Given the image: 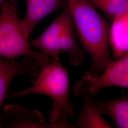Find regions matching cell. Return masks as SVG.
<instances>
[{
  "label": "cell",
  "mask_w": 128,
  "mask_h": 128,
  "mask_svg": "<svg viewBox=\"0 0 128 128\" xmlns=\"http://www.w3.org/2000/svg\"><path fill=\"white\" fill-rule=\"evenodd\" d=\"M66 0L79 40L91 58L89 72L99 75L112 61L109 41L110 23L87 0Z\"/></svg>",
  "instance_id": "6da1fadb"
},
{
  "label": "cell",
  "mask_w": 128,
  "mask_h": 128,
  "mask_svg": "<svg viewBox=\"0 0 128 128\" xmlns=\"http://www.w3.org/2000/svg\"><path fill=\"white\" fill-rule=\"evenodd\" d=\"M69 83L68 69L60 63L59 58L51 59L40 68L38 78L32 86L7 94L6 97L33 94L49 96L53 102L49 122L52 128H72L68 120L75 116L76 111L69 98Z\"/></svg>",
  "instance_id": "7a4b0ae2"
},
{
  "label": "cell",
  "mask_w": 128,
  "mask_h": 128,
  "mask_svg": "<svg viewBox=\"0 0 128 128\" xmlns=\"http://www.w3.org/2000/svg\"><path fill=\"white\" fill-rule=\"evenodd\" d=\"M15 0L4 1L0 7V57L14 60L20 56L30 57L40 68L51 58L41 52L32 50L30 36L18 16Z\"/></svg>",
  "instance_id": "3957f363"
},
{
  "label": "cell",
  "mask_w": 128,
  "mask_h": 128,
  "mask_svg": "<svg viewBox=\"0 0 128 128\" xmlns=\"http://www.w3.org/2000/svg\"><path fill=\"white\" fill-rule=\"evenodd\" d=\"M29 42L31 47L38 49L51 59L58 58L60 54L66 52L72 66H80L85 60L84 51L76 40L73 20L68 4L44 32Z\"/></svg>",
  "instance_id": "277c9868"
},
{
  "label": "cell",
  "mask_w": 128,
  "mask_h": 128,
  "mask_svg": "<svg viewBox=\"0 0 128 128\" xmlns=\"http://www.w3.org/2000/svg\"><path fill=\"white\" fill-rule=\"evenodd\" d=\"M82 79L94 95L104 88L120 86L128 88V53L112 60L101 74L94 75L88 71Z\"/></svg>",
  "instance_id": "5b68a950"
},
{
  "label": "cell",
  "mask_w": 128,
  "mask_h": 128,
  "mask_svg": "<svg viewBox=\"0 0 128 128\" xmlns=\"http://www.w3.org/2000/svg\"><path fill=\"white\" fill-rule=\"evenodd\" d=\"M73 93L83 100V105L77 120L72 128H114L104 118L96 105V100L89 91L84 80L82 79L73 88Z\"/></svg>",
  "instance_id": "8992f818"
},
{
  "label": "cell",
  "mask_w": 128,
  "mask_h": 128,
  "mask_svg": "<svg viewBox=\"0 0 128 128\" xmlns=\"http://www.w3.org/2000/svg\"><path fill=\"white\" fill-rule=\"evenodd\" d=\"M40 72V68L30 57L17 62L14 60H4L0 57V111L2 102L6 98L10 84L13 78L20 75L26 76L34 82L38 78Z\"/></svg>",
  "instance_id": "52a82bcc"
},
{
  "label": "cell",
  "mask_w": 128,
  "mask_h": 128,
  "mask_svg": "<svg viewBox=\"0 0 128 128\" xmlns=\"http://www.w3.org/2000/svg\"><path fill=\"white\" fill-rule=\"evenodd\" d=\"M4 114L0 116V128H51L44 124V117L35 110H30L20 105H6Z\"/></svg>",
  "instance_id": "ba28073f"
},
{
  "label": "cell",
  "mask_w": 128,
  "mask_h": 128,
  "mask_svg": "<svg viewBox=\"0 0 128 128\" xmlns=\"http://www.w3.org/2000/svg\"><path fill=\"white\" fill-rule=\"evenodd\" d=\"M27 10L22 19L24 25L30 35L42 19L67 4L66 0H26Z\"/></svg>",
  "instance_id": "9c48e42d"
},
{
  "label": "cell",
  "mask_w": 128,
  "mask_h": 128,
  "mask_svg": "<svg viewBox=\"0 0 128 128\" xmlns=\"http://www.w3.org/2000/svg\"><path fill=\"white\" fill-rule=\"evenodd\" d=\"M109 41L115 59L128 53V12L111 21Z\"/></svg>",
  "instance_id": "30bf717a"
},
{
  "label": "cell",
  "mask_w": 128,
  "mask_h": 128,
  "mask_svg": "<svg viewBox=\"0 0 128 128\" xmlns=\"http://www.w3.org/2000/svg\"><path fill=\"white\" fill-rule=\"evenodd\" d=\"M96 105L102 115L113 120L115 128H128V92L124 96L110 100H96Z\"/></svg>",
  "instance_id": "8fae6325"
},
{
  "label": "cell",
  "mask_w": 128,
  "mask_h": 128,
  "mask_svg": "<svg viewBox=\"0 0 128 128\" xmlns=\"http://www.w3.org/2000/svg\"><path fill=\"white\" fill-rule=\"evenodd\" d=\"M96 9L99 10L111 22L116 17L128 12V0H87Z\"/></svg>",
  "instance_id": "7c38bea8"
},
{
  "label": "cell",
  "mask_w": 128,
  "mask_h": 128,
  "mask_svg": "<svg viewBox=\"0 0 128 128\" xmlns=\"http://www.w3.org/2000/svg\"><path fill=\"white\" fill-rule=\"evenodd\" d=\"M2 0H0V2H2Z\"/></svg>",
  "instance_id": "4fadbf2b"
}]
</instances>
